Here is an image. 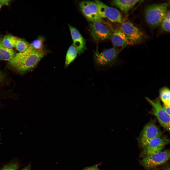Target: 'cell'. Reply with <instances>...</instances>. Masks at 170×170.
<instances>
[{
	"label": "cell",
	"mask_w": 170,
	"mask_h": 170,
	"mask_svg": "<svg viewBox=\"0 0 170 170\" xmlns=\"http://www.w3.org/2000/svg\"><path fill=\"white\" fill-rule=\"evenodd\" d=\"M45 55V52L34 50L30 44L26 51L16 53L9 63L19 71L24 72L34 68Z\"/></svg>",
	"instance_id": "6da1fadb"
},
{
	"label": "cell",
	"mask_w": 170,
	"mask_h": 170,
	"mask_svg": "<svg viewBox=\"0 0 170 170\" xmlns=\"http://www.w3.org/2000/svg\"><path fill=\"white\" fill-rule=\"evenodd\" d=\"M169 5L168 2L147 6L144 11V16L147 24L153 28L158 26L167 12Z\"/></svg>",
	"instance_id": "7a4b0ae2"
},
{
	"label": "cell",
	"mask_w": 170,
	"mask_h": 170,
	"mask_svg": "<svg viewBox=\"0 0 170 170\" xmlns=\"http://www.w3.org/2000/svg\"><path fill=\"white\" fill-rule=\"evenodd\" d=\"M121 50L112 48L106 49L100 53L96 50L94 52L93 57L95 64L100 67L112 66L117 61Z\"/></svg>",
	"instance_id": "3957f363"
},
{
	"label": "cell",
	"mask_w": 170,
	"mask_h": 170,
	"mask_svg": "<svg viewBox=\"0 0 170 170\" xmlns=\"http://www.w3.org/2000/svg\"><path fill=\"white\" fill-rule=\"evenodd\" d=\"M145 98L152 107L149 113L154 115L161 126L166 131L169 132L170 115L163 109L160 99L157 98L155 100H152L147 97H146Z\"/></svg>",
	"instance_id": "277c9868"
},
{
	"label": "cell",
	"mask_w": 170,
	"mask_h": 170,
	"mask_svg": "<svg viewBox=\"0 0 170 170\" xmlns=\"http://www.w3.org/2000/svg\"><path fill=\"white\" fill-rule=\"evenodd\" d=\"M162 136V133L153 121H150L144 127L140 132L138 141L140 145L144 148L151 140Z\"/></svg>",
	"instance_id": "5b68a950"
},
{
	"label": "cell",
	"mask_w": 170,
	"mask_h": 170,
	"mask_svg": "<svg viewBox=\"0 0 170 170\" xmlns=\"http://www.w3.org/2000/svg\"><path fill=\"white\" fill-rule=\"evenodd\" d=\"M79 6L83 15L89 21H98L106 23L100 15L98 5L95 2L83 1L80 3Z\"/></svg>",
	"instance_id": "8992f818"
},
{
	"label": "cell",
	"mask_w": 170,
	"mask_h": 170,
	"mask_svg": "<svg viewBox=\"0 0 170 170\" xmlns=\"http://www.w3.org/2000/svg\"><path fill=\"white\" fill-rule=\"evenodd\" d=\"M170 150L167 149L143 157L140 162L145 168L149 169L164 164L170 158Z\"/></svg>",
	"instance_id": "52a82bcc"
},
{
	"label": "cell",
	"mask_w": 170,
	"mask_h": 170,
	"mask_svg": "<svg viewBox=\"0 0 170 170\" xmlns=\"http://www.w3.org/2000/svg\"><path fill=\"white\" fill-rule=\"evenodd\" d=\"M121 24L120 30L133 45L142 41L144 36L143 33L128 19H124Z\"/></svg>",
	"instance_id": "ba28073f"
},
{
	"label": "cell",
	"mask_w": 170,
	"mask_h": 170,
	"mask_svg": "<svg viewBox=\"0 0 170 170\" xmlns=\"http://www.w3.org/2000/svg\"><path fill=\"white\" fill-rule=\"evenodd\" d=\"M97 4L100 14L103 18H106L111 21L120 24L124 18L120 12L117 9L109 7L99 0H95Z\"/></svg>",
	"instance_id": "9c48e42d"
},
{
	"label": "cell",
	"mask_w": 170,
	"mask_h": 170,
	"mask_svg": "<svg viewBox=\"0 0 170 170\" xmlns=\"http://www.w3.org/2000/svg\"><path fill=\"white\" fill-rule=\"evenodd\" d=\"M170 142L169 138L162 136L150 141L143 148L142 154L143 157L162 151Z\"/></svg>",
	"instance_id": "30bf717a"
},
{
	"label": "cell",
	"mask_w": 170,
	"mask_h": 170,
	"mask_svg": "<svg viewBox=\"0 0 170 170\" xmlns=\"http://www.w3.org/2000/svg\"><path fill=\"white\" fill-rule=\"evenodd\" d=\"M89 31L93 38L99 41L106 39L110 37L111 31L107 26L101 22H91L89 25Z\"/></svg>",
	"instance_id": "8fae6325"
},
{
	"label": "cell",
	"mask_w": 170,
	"mask_h": 170,
	"mask_svg": "<svg viewBox=\"0 0 170 170\" xmlns=\"http://www.w3.org/2000/svg\"><path fill=\"white\" fill-rule=\"evenodd\" d=\"M111 42L115 47L121 49L132 44L120 29H112L110 36Z\"/></svg>",
	"instance_id": "7c38bea8"
},
{
	"label": "cell",
	"mask_w": 170,
	"mask_h": 170,
	"mask_svg": "<svg viewBox=\"0 0 170 170\" xmlns=\"http://www.w3.org/2000/svg\"><path fill=\"white\" fill-rule=\"evenodd\" d=\"M73 45L76 49L78 55L83 53L86 49L85 40L79 31L74 27L68 25Z\"/></svg>",
	"instance_id": "4fadbf2b"
},
{
	"label": "cell",
	"mask_w": 170,
	"mask_h": 170,
	"mask_svg": "<svg viewBox=\"0 0 170 170\" xmlns=\"http://www.w3.org/2000/svg\"><path fill=\"white\" fill-rule=\"evenodd\" d=\"M143 1L142 0H115L112 4L118 7L124 13L127 14L129 11L137 4Z\"/></svg>",
	"instance_id": "5bb4252c"
},
{
	"label": "cell",
	"mask_w": 170,
	"mask_h": 170,
	"mask_svg": "<svg viewBox=\"0 0 170 170\" xmlns=\"http://www.w3.org/2000/svg\"><path fill=\"white\" fill-rule=\"evenodd\" d=\"M0 38V60L9 61L13 59L16 53L13 49L4 47L2 44Z\"/></svg>",
	"instance_id": "9a60e30c"
},
{
	"label": "cell",
	"mask_w": 170,
	"mask_h": 170,
	"mask_svg": "<svg viewBox=\"0 0 170 170\" xmlns=\"http://www.w3.org/2000/svg\"><path fill=\"white\" fill-rule=\"evenodd\" d=\"M78 54L77 51L72 44L67 51L65 59V67L66 68L76 58Z\"/></svg>",
	"instance_id": "2e32d148"
},
{
	"label": "cell",
	"mask_w": 170,
	"mask_h": 170,
	"mask_svg": "<svg viewBox=\"0 0 170 170\" xmlns=\"http://www.w3.org/2000/svg\"><path fill=\"white\" fill-rule=\"evenodd\" d=\"M159 93L160 100L163 102V104L170 106V98L169 89L166 87H162L160 89Z\"/></svg>",
	"instance_id": "e0dca14e"
},
{
	"label": "cell",
	"mask_w": 170,
	"mask_h": 170,
	"mask_svg": "<svg viewBox=\"0 0 170 170\" xmlns=\"http://www.w3.org/2000/svg\"><path fill=\"white\" fill-rule=\"evenodd\" d=\"M17 38L13 36L7 35L4 36L1 39L2 43L5 47L12 49L15 47Z\"/></svg>",
	"instance_id": "ac0fdd59"
},
{
	"label": "cell",
	"mask_w": 170,
	"mask_h": 170,
	"mask_svg": "<svg viewBox=\"0 0 170 170\" xmlns=\"http://www.w3.org/2000/svg\"><path fill=\"white\" fill-rule=\"evenodd\" d=\"M44 42L43 38L40 36L34 40L30 45L33 49L36 51L45 52L44 50Z\"/></svg>",
	"instance_id": "d6986e66"
},
{
	"label": "cell",
	"mask_w": 170,
	"mask_h": 170,
	"mask_svg": "<svg viewBox=\"0 0 170 170\" xmlns=\"http://www.w3.org/2000/svg\"><path fill=\"white\" fill-rule=\"evenodd\" d=\"M30 45V44L25 40L17 38L14 47L19 52H23L28 49Z\"/></svg>",
	"instance_id": "ffe728a7"
},
{
	"label": "cell",
	"mask_w": 170,
	"mask_h": 170,
	"mask_svg": "<svg viewBox=\"0 0 170 170\" xmlns=\"http://www.w3.org/2000/svg\"><path fill=\"white\" fill-rule=\"evenodd\" d=\"M170 11H167L160 24L162 29L167 32H170Z\"/></svg>",
	"instance_id": "44dd1931"
},
{
	"label": "cell",
	"mask_w": 170,
	"mask_h": 170,
	"mask_svg": "<svg viewBox=\"0 0 170 170\" xmlns=\"http://www.w3.org/2000/svg\"><path fill=\"white\" fill-rule=\"evenodd\" d=\"M18 166L17 163H11L4 167L1 170H17Z\"/></svg>",
	"instance_id": "7402d4cb"
},
{
	"label": "cell",
	"mask_w": 170,
	"mask_h": 170,
	"mask_svg": "<svg viewBox=\"0 0 170 170\" xmlns=\"http://www.w3.org/2000/svg\"><path fill=\"white\" fill-rule=\"evenodd\" d=\"M11 0H0V4L2 5H8L10 4Z\"/></svg>",
	"instance_id": "603a6c76"
},
{
	"label": "cell",
	"mask_w": 170,
	"mask_h": 170,
	"mask_svg": "<svg viewBox=\"0 0 170 170\" xmlns=\"http://www.w3.org/2000/svg\"><path fill=\"white\" fill-rule=\"evenodd\" d=\"M83 170H100L97 165H95L93 166L85 168Z\"/></svg>",
	"instance_id": "cb8c5ba5"
},
{
	"label": "cell",
	"mask_w": 170,
	"mask_h": 170,
	"mask_svg": "<svg viewBox=\"0 0 170 170\" xmlns=\"http://www.w3.org/2000/svg\"><path fill=\"white\" fill-rule=\"evenodd\" d=\"M162 106L165 111L168 115H170V106L166 105L163 104Z\"/></svg>",
	"instance_id": "d4e9b609"
},
{
	"label": "cell",
	"mask_w": 170,
	"mask_h": 170,
	"mask_svg": "<svg viewBox=\"0 0 170 170\" xmlns=\"http://www.w3.org/2000/svg\"><path fill=\"white\" fill-rule=\"evenodd\" d=\"M161 170H170V166L168 165H167L163 168Z\"/></svg>",
	"instance_id": "484cf974"
},
{
	"label": "cell",
	"mask_w": 170,
	"mask_h": 170,
	"mask_svg": "<svg viewBox=\"0 0 170 170\" xmlns=\"http://www.w3.org/2000/svg\"><path fill=\"white\" fill-rule=\"evenodd\" d=\"M21 170H31L30 166H27Z\"/></svg>",
	"instance_id": "4316f807"
},
{
	"label": "cell",
	"mask_w": 170,
	"mask_h": 170,
	"mask_svg": "<svg viewBox=\"0 0 170 170\" xmlns=\"http://www.w3.org/2000/svg\"><path fill=\"white\" fill-rule=\"evenodd\" d=\"M2 6L1 5H0V9H1V7Z\"/></svg>",
	"instance_id": "83f0119b"
},
{
	"label": "cell",
	"mask_w": 170,
	"mask_h": 170,
	"mask_svg": "<svg viewBox=\"0 0 170 170\" xmlns=\"http://www.w3.org/2000/svg\"><path fill=\"white\" fill-rule=\"evenodd\" d=\"M0 80H1V79H0Z\"/></svg>",
	"instance_id": "f1b7e54d"
}]
</instances>
